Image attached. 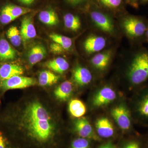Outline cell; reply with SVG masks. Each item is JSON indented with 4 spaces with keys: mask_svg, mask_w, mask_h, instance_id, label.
I'll return each instance as SVG.
<instances>
[{
    "mask_svg": "<svg viewBox=\"0 0 148 148\" xmlns=\"http://www.w3.org/2000/svg\"><path fill=\"white\" fill-rule=\"evenodd\" d=\"M90 16L93 23L103 32L112 34L114 32V25L112 19L105 13L98 11H92Z\"/></svg>",
    "mask_w": 148,
    "mask_h": 148,
    "instance_id": "5",
    "label": "cell"
},
{
    "mask_svg": "<svg viewBox=\"0 0 148 148\" xmlns=\"http://www.w3.org/2000/svg\"><path fill=\"white\" fill-rule=\"evenodd\" d=\"M138 110L141 115L148 117V94L144 97L140 102Z\"/></svg>",
    "mask_w": 148,
    "mask_h": 148,
    "instance_id": "27",
    "label": "cell"
},
{
    "mask_svg": "<svg viewBox=\"0 0 148 148\" xmlns=\"http://www.w3.org/2000/svg\"><path fill=\"white\" fill-rule=\"evenodd\" d=\"M16 51L5 39L0 40V60L9 61L16 58Z\"/></svg>",
    "mask_w": 148,
    "mask_h": 148,
    "instance_id": "16",
    "label": "cell"
},
{
    "mask_svg": "<svg viewBox=\"0 0 148 148\" xmlns=\"http://www.w3.org/2000/svg\"><path fill=\"white\" fill-rule=\"evenodd\" d=\"M69 110L71 114L76 118L82 116L86 112V108L84 103L77 99H74L70 102Z\"/></svg>",
    "mask_w": 148,
    "mask_h": 148,
    "instance_id": "21",
    "label": "cell"
},
{
    "mask_svg": "<svg viewBox=\"0 0 148 148\" xmlns=\"http://www.w3.org/2000/svg\"><path fill=\"white\" fill-rule=\"evenodd\" d=\"M100 3L106 7L115 9L119 7L121 4L122 0H98Z\"/></svg>",
    "mask_w": 148,
    "mask_h": 148,
    "instance_id": "29",
    "label": "cell"
},
{
    "mask_svg": "<svg viewBox=\"0 0 148 148\" xmlns=\"http://www.w3.org/2000/svg\"><path fill=\"white\" fill-rule=\"evenodd\" d=\"M36 83V80L33 78L17 75L1 81L0 88L4 90L22 89L34 85Z\"/></svg>",
    "mask_w": 148,
    "mask_h": 148,
    "instance_id": "4",
    "label": "cell"
},
{
    "mask_svg": "<svg viewBox=\"0 0 148 148\" xmlns=\"http://www.w3.org/2000/svg\"><path fill=\"white\" fill-rule=\"evenodd\" d=\"M67 1L71 3L76 4L82 1V0H67Z\"/></svg>",
    "mask_w": 148,
    "mask_h": 148,
    "instance_id": "36",
    "label": "cell"
},
{
    "mask_svg": "<svg viewBox=\"0 0 148 148\" xmlns=\"http://www.w3.org/2000/svg\"><path fill=\"white\" fill-rule=\"evenodd\" d=\"M96 128L98 135L103 138H109L114 135V128L110 121L106 118L97 120Z\"/></svg>",
    "mask_w": 148,
    "mask_h": 148,
    "instance_id": "13",
    "label": "cell"
},
{
    "mask_svg": "<svg viewBox=\"0 0 148 148\" xmlns=\"http://www.w3.org/2000/svg\"><path fill=\"white\" fill-rule=\"evenodd\" d=\"M139 1V0H127L129 3L135 8L138 7Z\"/></svg>",
    "mask_w": 148,
    "mask_h": 148,
    "instance_id": "34",
    "label": "cell"
},
{
    "mask_svg": "<svg viewBox=\"0 0 148 148\" xmlns=\"http://www.w3.org/2000/svg\"><path fill=\"white\" fill-rule=\"evenodd\" d=\"M116 98V94L115 91L111 88L106 86L101 88L96 93L92 103L95 107H103L113 101Z\"/></svg>",
    "mask_w": 148,
    "mask_h": 148,
    "instance_id": "7",
    "label": "cell"
},
{
    "mask_svg": "<svg viewBox=\"0 0 148 148\" xmlns=\"http://www.w3.org/2000/svg\"><path fill=\"white\" fill-rule=\"evenodd\" d=\"M74 81L79 86H84L90 83L92 79V75L86 68L77 66L73 71Z\"/></svg>",
    "mask_w": 148,
    "mask_h": 148,
    "instance_id": "11",
    "label": "cell"
},
{
    "mask_svg": "<svg viewBox=\"0 0 148 148\" xmlns=\"http://www.w3.org/2000/svg\"><path fill=\"white\" fill-rule=\"evenodd\" d=\"M73 85L69 81H66L58 86L54 91L56 98L61 101H67L73 91Z\"/></svg>",
    "mask_w": 148,
    "mask_h": 148,
    "instance_id": "17",
    "label": "cell"
},
{
    "mask_svg": "<svg viewBox=\"0 0 148 148\" xmlns=\"http://www.w3.org/2000/svg\"><path fill=\"white\" fill-rule=\"evenodd\" d=\"M8 38L14 46L18 47L21 45V38L20 32L17 27L12 26L7 32Z\"/></svg>",
    "mask_w": 148,
    "mask_h": 148,
    "instance_id": "24",
    "label": "cell"
},
{
    "mask_svg": "<svg viewBox=\"0 0 148 148\" xmlns=\"http://www.w3.org/2000/svg\"><path fill=\"white\" fill-rule=\"evenodd\" d=\"M146 35H147V39L148 41V28L147 29V32H146Z\"/></svg>",
    "mask_w": 148,
    "mask_h": 148,
    "instance_id": "37",
    "label": "cell"
},
{
    "mask_svg": "<svg viewBox=\"0 0 148 148\" xmlns=\"http://www.w3.org/2000/svg\"><path fill=\"white\" fill-rule=\"evenodd\" d=\"M49 37L54 42L61 45L65 50H69L71 47L73 42L71 38L56 34H51Z\"/></svg>",
    "mask_w": 148,
    "mask_h": 148,
    "instance_id": "23",
    "label": "cell"
},
{
    "mask_svg": "<svg viewBox=\"0 0 148 148\" xmlns=\"http://www.w3.org/2000/svg\"><path fill=\"white\" fill-rule=\"evenodd\" d=\"M59 79V76L50 71H42L40 74L39 83L41 86H48L56 83Z\"/></svg>",
    "mask_w": 148,
    "mask_h": 148,
    "instance_id": "20",
    "label": "cell"
},
{
    "mask_svg": "<svg viewBox=\"0 0 148 148\" xmlns=\"http://www.w3.org/2000/svg\"><path fill=\"white\" fill-rule=\"evenodd\" d=\"M75 128L76 132L81 138L98 140L91 125L86 119L81 118L75 122Z\"/></svg>",
    "mask_w": 148,
    "mask_h": 148,
    "instance_id": "9",
    "label": "cell"
},
{
    "mask_svg": "<svg viewBox=\"0 0 148 148\" xmlns=\"http://www.w3.org/2000/svg\"><path fill=\"white\" fill-rule=\"evenodd\" d=\"M128 77L134 85L141 84L148 79V51H141L135 55L130 67Z\"/></svg>",
    "mask_w": 148,
    "mask_h": 148,
    "instance_id": "2",
    "label": "cell"
},
{
    "mask_svg": "<svg viewBox=\"0 0 148 148\" xmlns=\"http://www.w3.org/2000/svg\"><path fill=\"white\" fill-rule=\"evenodd\" d=\"M23 121L29 134L40 141L50 138L53 125L49 114L39 102L35 101L27 106L23 115Z\"/></svg>",
    "mask_w": 148,
    "mask_h": 148,
    "instance_id": "1",
    "label": "cell"
},
{
    "mask_svg": "<svg viewBox=\"0 0 148 148\" xmlns=\"http://www.w3.org/2000/svg\"><path fill=\"white\" fill-rule=\"evenodd\" d=\"M14 18L9 12L5 7L3 8L0 14V21L2 24H6L15 20Z\"/></svg>",
    "mask_w": 148,
    "mask_h": 148,
    "instance_id": "26",
    "label": "cell"
},
{
    "mask_svg": "<svg viewBox=\"0 0 148 148\" xmlns=\"http://www.w3.org/2000/svg\"><path fill=\"white\" fill-rule=\"evenodd\" d=\"M144 2H148V0H142Z\"/></svg>",
    "mask_w": 148,
    "mask_h": 148,
    "instance_id": "38",
    "label": "cell"
},
{
    "mask_svg": "<svg viewBox=\"0 0 148 148\" xmlns=\"http://www.w3.org/2000/svg\"><path fill=\"white\" fill-rule=\"evenodd\" d=\"M123 28L129 36L138 38L142 36L147 32L145 24L140 18L135 16H128L123 20Z\"/></svg>",
    "mask_w": 148,
    "mask_h": 148,
    "instance_id": "3",
    "label": "cell"
},
{
    "mask_svg": "<svg viewBox=\"0 0 148 148\" xmlns=\"http://www.w3.org/2000/svg\"><path fill=\"white\" fill-rule=\"evenodd\" d=\"M5 8L8 11L10 14L15 18L29 13L32 11L31 9L13 5H9L5 6Z\"/></svg>",
    "mask_w": 148,
    "mask_h": 148,
    "instance_id": "25",
    "label": "cell"
},
{
    "mask_svg": "<svg viewBox=\"0 0 148 148\" xmlns=\"http://www.w3.org/2000/svg\"><path fill=\"white\" fill-rule=\"evenodd\" d=\"M46 66L53 71L62 74L69 69V64L64 58L58 57L49 61L46 64Z\"/></svg>",
    "mask_w": 148,
    "mask_h": 148,
    "instance_id": "18",
    "label": "cell"
},
{
    "mask_svg": "<svg viewBox=\"0 0 148 148\" xmlns=\"http://www.w3.org/2000/svg\"><path fill=\"white\" fill-rule=\"evenodd\" d=\"M47 51L43 46L36 45L33 47L28 53V61L33 66L42 60L46 55Z\"/></svg>",
    "mask_w": 148,
    "mask_h": 148,
    "instance_id": "15",
    "label": "cell"
},
{
    "mask_svg": "<svg viewBox=\"0 0 148 148\" xmlns=\"http://www.w3.org/2000/svg\"><path fill=\"white\" fill-rule=\"evenodd\" d=\"M123 148H140V146L137 141H132L127 144Z\"/></svg>",
    "mask_w": 148,
    "mask_h": 148,
    "instance_id": "31",
    "label": "cell"
},
{
    "mask_svg": "<svg viewBox=\"0 0 148 148\" xmlns=\"http://www.w3.org/2000/svg\"><path fill=\"white\" fill-rule=\"evenodd\" d=\"M20 3L25 5H29L34 1V0H18Z\"/></svg>",
    "mask_w": 148,
    "mask_h": 148,
    "instance_id": "32",
    "label": "cell"
},
{
    "mask_svg": "<svg viewBox=\"0 0 148 148\" xmlns=\"http://www.w3.org/2000/svg\"><path fill=\"white\" fill-rule=\"evenodd\" d=\"M111 114L121 129L127 130L131 125L129 111L124 106H118L112 109Z\"/></svg>",
    "mask_w": 148,
    "mask_h": 148,
    "instance_id": "6",
    "label": "cell"
},
{
    "mask_svg": "<svg viewBox=\"0 0 148 148\" xmlns=\"http://www.w3.org/2000/svg\"><path fill=\"white\" fill-rule=\"evenodd\" d=\"M112 54L111 50H107L102 53H98L92 57L91 60V64L98 70H105L108 65Z\"/></svg>",
    "mask_w": 148,
    "mask_h": 148,
    "instance_id": "14",
    "label": "cell"
},
{
    "mask_svg": "<svg viewBox=\"0 0 148 148\" xmlns=\"http://www.w3.org/2000/svg\"><path fill=\"white\" fill-rule=\"evenodd\" d=\"M40 21L49 26L57 25L59 22L58 15L52 10H48L41 12L39 15Z\"/></svg>",
    "mask_w": 148,
    "mask_h": 148,
    "instance_id": "19",
    "label": "cell"
},
{
    "mask_svg": "<svg viewBox=\"0 0 148 148\" xmlns=\"http://www.w3.org/2000/svg\"><path fill=\"white\" fill-rule=\"evenodd\" d=\"M99 148H116L115 146L112 143H109L105 144Z\"/></svg>",
    "mask_w": 148,
    "mask_h": 148,
    "instance_id": "35",
    "label": "cell"
},
{
    "mask_svg": "<svg viewBox=\"0 0 148 148\" xmlns=\"http://www.w3.org/2000/svg\"><path fill=\"white\" fill-rule=\"evenodd\" d=\"M50 47L51 51L56 54H59L63 53L65 51L61 45L56 42L51 44Z\"/></svg>",
    "mask_w": 148,
    "mask_h": 148,
    "instance_id": "30",
    "label": "cell"
},
{
    "mask_svg": "<svg viewBox=\"0 0 148 148\" xmlns=\"http://www.w3.org/2000/svg\"><path fill=\"white\" fill-rule=\"evenodd\" d=\"M90 144L86 138H79L73 141L71 148H89Z\"/></svg>",
    "mask_w": 148,
    "mask_h": 148,
    "instance_id": "28",
    "label": "cell"
},
{
    "mask_svg": "<svg viewBox=\"0 0 148 148\" xmlns=\"http://www.w3.org/2000/svg\"><path fill=\"white\" fill-rule=\"evenodd\" d=\"M20 32L21 40L24 42H26L36 36V31L31 16H25L23 18L21 21Z\"/></svg>",
    "mask_w": 148,
    "mask_h": 148,
    "instance_id": "10",
    "label": "cell"
},
{
    "mask_svg": "<svg viewBox=\"0 0 148 148\" xmlns=\"http://www.w3.org/2000/svg\"><path fill=\"white\" fill-rule=\"evenodd\" d=\"M0 148H6L3 137L1 132H0Z\"/></svg>",
    "mask_w": 148,
    "mask_h": 148,
    "instance_id": "33",
    "label": "cell"
},
{
    "mask_svg": "<svg viewBox=\"0 0 148 148\" xmlns=\"http://www.w3.org/2000/svg\"><path fill=\"white\" fill-rule=\"evenodd\" d=\"M24 73L23 68L14 64H3L0 68V79L5 80L15 76L21 75Z\"/></svg>",
    "mask_w": 148,
    "mask_h": 148,
    "instance_id": "12",
    "label": "cell"
},
{
    "mask_svg": "<svg viewBox=\"0 0 148 148\" xmlns=\"http://www.w3.org/2000/svg\"><path fill=\"white\" fill-rule=\"evenodd\" d=\"M106 40L104 37L97 35H90L85 40L84 46L88 53L99 52L106 46Z\"/></svg>",
    "mask_w": 148,
    "mask_h": 148,
    "instance_id": "8",
    "label": "cell"
},
{
    "mask_svg": "<svg viewBox=\"0 0 148 148\" xmlns=\"http://www.w3.org/2000/svg\"><path fill=\"white\" fill-rule=\"evenodd\" d=\"M64 20L65 27L72 31L77 32L79 30L81 26V22L79 17L72 14H65Z\"/></svg>",
    "mask_w": 148,
    "mask_h": 148,
    "instance_id": "22",
    "label": "cell"
}]
</instances>
